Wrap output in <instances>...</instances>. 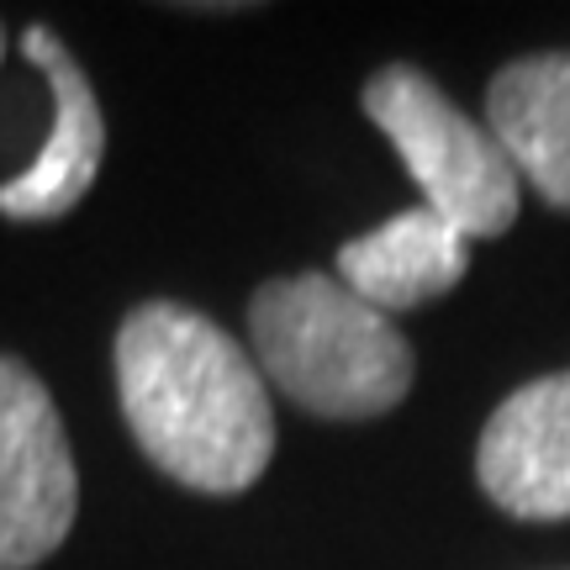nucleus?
<instances>
[{
  "label": "nucleus",
  "mask_w": 570,
  "mask_h": 570,
  "mask_svg": "<svg viewBox=\"0 0 570 570\" xmlns=\"http://www.w3.org/2000/svg\"><path fill=\"white\" fill-rule=\"evenodd\" d=\"M0 59H6V27H0Z\"/></svg>",
  "instance_id": "1a4fd4ad"
},
{
  "label": "nucleus",
  "mask_w": 570,
  "mask_h": 570,
  "mask_svg": "<svg viewBox=\"0 0 570 570\" xmlns=\"http://www.w3.org/2000/svg\"><path fill=\"white\" fill-rule=\"evenodd\" d=\"M475 475L508 518H570V370L518 386L475 444Z\"/></svg>",
  "instance_id": "39448f33"
},
{
  "label": "nucleus",
  "mask_w": 570,
  "mask_h": 570,
  "mask_svg": "<svg viewBox=\"0 0 570 570\" xmlns=\"http://www.w3.org/2000/svg\"><path fill=\"white\" fill-rule=\"evenodd\" d=\"M248 333L275 386L317 417H381L412 386V344L338 275H285L254 291Z\"/></svg>",
  "instance_id": "f03ea898"
},
{
  "label": "nucleus",
  "mask_w": 570,
  "mask_h": 570,
  "mask_svg": "<svg viewBox=\"0 0 570 570\" xmlns=\"http://www.w3.org/2000/svg\"><path fill=\"white\" fill-rule=\"evenodd\" d=\"M487 132L502 142L518 180L570 212V53H529L497 69Z\"/></svg>",
  "instance_id": "6e6552de"
},
{
  "label": "nucleus",
  "mask_w": 570,
  "mask_h": 570,
  "mask_svg": "<svg viewBox=\"0 0 570 570\" xmlns=\"http://www.w3.org/2000/svg\"><path fill=\"white\" fill-rule=\"evenodd\" d=\"M365 117L391 138L423 190V206L439 212L465 238H502L518 217V169L481 122H470L439 85L412 63H386L365 85Z\"/></svg>",
  "instance_id": "7ed1b4c3"
},
{
  "label": "nucleus",
  "mask_w": 570,
  "mask_h": 570,
  "mask_svg": "<svg viewBox=\"0 0 570 570\" xmlns=\"http://www.w3.org/2000/svg\"><path fill=\"white\" fill-rule=\"evenodd\" d=\"M80 512V475L59 407L32 370L0 354V570H32Z\"/></svg>",
  "instance_id": "20e7f679"
},
{
  "label": "nucleus",
  "mask_w": 570,
  "mask_h": 570,
  "mask_svg": "<svg viewBox=\"0 0 570 570\" xmlns=\"http://www.w3.org/2000/svg\"><path fill=\"white\" fill-rule=\"evenodd\" d=\"M21 53L38 63L48 85H53V127L42 138L38 159L27 164L17 180L0 185V217H11V223H53L63 212H75L85 202V190L96 185V175H101L106 117L90 80H85V69L63 48L59 32L32 21L21 32Z\"/></svg>",
  "instance_id": "423d86ee"
},
{
  "label": "nucleus",
  "mask_w": 570,
  "mask_h": 570,
  "mask_svg": "<svg viewBox=\"0 0 570 570\" xmlns=\"http://www.w3.org/2000/svg\"><path fill=\"white\" fill-rule=\"evenodd\" d=\"M117 396L138 449L206 497H238L275 460L259 370L223 327L180 302H142L117 327Z\"/></svg>",
  "instance_id": "f257e3e1"
},
{
  "label": "nucleus",
  "mask_w": 570,
  "mask_h": 570,
  "mask_svg": "<svg viewBox=\"0 0 570 570\" xmlns=\"http://www.w3.org/2000/svg\"><path fill=\"white\" fill-rule=\"evenodd\" d=\"M465 265L470 238L428 206H407L338 248V281L386 317L454 291L465 281Z\"/></svg>",
  "instance_id": "0eeeda50"
}]
</instances>
